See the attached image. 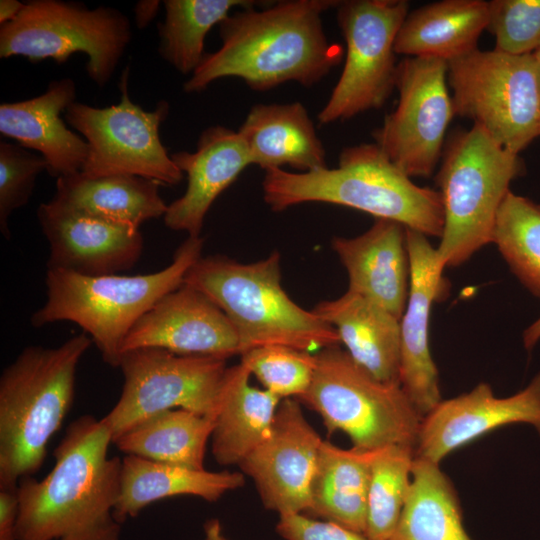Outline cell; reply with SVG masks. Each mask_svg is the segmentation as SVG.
<instances>
[{
  "instance_id": "cell-18",
  "label": "cell",
  "mask_w": 540,
  "mask_h": 540,
  "mask_svg": "<svg viewBox=\"0 0 540 540\" xmlns=\"http://www.w3.org/2000/svg\"><path fill=\"white\" fill-rule=\"evenodd\" d=\"M410 263L409 294L400 320V384L424 417L441 400L439 372L429 347L431 307L446 293V284L436 248L428 237L406 228Z\"/></svg>"
},
{
  "instance_id": "cell-29",
  "label": "cell",
  "mask_w": 540,
  "mask_h": 540,
  "mask_svg": "<svg viewBox=\"0 0 540 540\" xmlns=\"http://www.w3.org/2000/svg\"><path fill=\"white\" fill-rule=\"evenodd\" d=\"M157 181L132 175L90 178L81 172L57 178L52 200L91 216L136 227L164 216L168 205L159 193Z\"/></svg>"
},
{
  "instance_id": "cell-36",
  "label": "cell",
  "mask_w": 540,
  "mask_h": 540,
  "mask_svg": "<svg viewBox=\"0 0 540 540\" xmlns=\"http://www.w3.org/2000/svg\"><path fill=\"white\" fill-rule=\"evenodd\" d=\"M487 29L495 50L515 56L532 54L540 47V0L489 1Z\"/></svg>"
},
{
  "instance_id": "cell-40",
  "label": "cell",
  "mask_w": 540,
  "mask_h": 540,
  "mask_svg": "<svg viewBox=\"0 0 540 540\" xmlns=\"http://www.w3.org/2000/svg\"><path fill=\"white\" fill-rule=\"evenodd\" d=\"M160 1H139L135 6V22L139 29L145 28L156 16Z\"/></svg>"
},
{
  "instance_id": "cell-15",
  "label": "cell",
  "mask_w": 540,
  "mask_h": 540,
  "mask_svg": "<svg viewBox=\"0 0 540 540\" xmlns=\"http://www.w3.org/2000/svg\"><path fill=\"white\" fill-rule=\"evenodd\" d=\"M322 438L296 398L282 399L267 437L239 464L256 485L265 508L305 513Z\"/></svg>"
},
{
  "instance_id": "cell-30",
  "label": "cell",
  "mask_w": 540,
  "mask_h": 540,
  "mask_svg": "<svg viewBox=\"0 0 540 540\" xmlns=\"http://www.w3.org/2000/svg\"><path fill=\"white\" fill-rule=\"evenodd\" d=\"M410 489L389 540H473L456 489L439 463L415 457Z\"/></svg>"
},
{
  "instance_id": "cell-24",
  "label": "cell",
  "mask_w": 540,
  "mask_h": 540,
  "mask_svg": "<svg viewBox=\"0 0 540 540\" xmlns=\"http://www.w3.org/2000/svg\"><path fill=\"white\" fill-rule=\"evenodd\" d=\"M238 132L251 161L264 171L290 166L301 172L326 168V151L300 102L257 104Z\"/></svg>"
},
{
  "instance_id": "cell-37",
  "label": "cell",
  "mask_w": 540,
  "mask_h": 540,
  "mask_svg": "<svg viewBox=\"0 0 540 540\" xmlns=\"http://www.w3.org/2000/svg\"><path fill=\"white\" fill-rule=\"evenodd\" d=\"M47 171V163L40 154H34L20 145L0 141V231L10 239V215L30 200L36 179Z\"/></svg>"
},
{
  "instance_id": "cell-14",
  "label": "cell",
  "mask_w": 540,
  "mask_h": 540,
  "mask_svg": "<svg viewBox=\"0 0 540 540\" xmlns=\"http://www.w3.org/2000/svg\"><path fill=\"white\" fill-rule=\"evenodd\" d=\"M447 72V62L438 58L407 57L400 61L398 104L372 133L375 144L410 178L431 176L442 156L454 116Z\"/></svg>"
},
{
  "instance_id": "cell-3",
  "label": "cell",
  "mask_w": 540,
  "mask_h": 540,
  "mask_svg": "<svg viewBox=\"0 0 540 540\" xmlns=\"http://www.w3.org/2000/svg\"><path fill=\"white\" fill-rule=\"evenodd\" d=\"M262 191L265 203L274 212L322 202L392 220L427 237L440 238L443 232L440 192L416 185L375 143L343 148L333 169L267 170Z\"/></svg>"
},
{
  "instance_id": "cell-39",
  "label": "cell",
  "mask_w": 540,
  "mask_h": 540,
  "mask_svg": "<svg viewBox=\"0 0 540 540\" xmlns=\"http://www.w3.org/2000/svg\"><path fill=\"white\" fill-rule=\"evenodd\" d=\"M18 513L17 487L0 488V540H16Z\"/></svg>"
},
{
  "instance_id": "cell-19",
  "label": "cell",
  "mask_w": 540,
  "mask_h": 540,
  "mask_svg": "<svg viewBox=\"0 0 540 540\" xmlns=\"http://www.w3.org/2000/svg\"><path fill=\"white\" fill-rule=\"evenodd\" d=\"M143 347L224 359L240 354L237 333L224 312L184 283L137 321L124 341L122 354Z\"/></svg>"
},
{
  "instance_id": "cell-43",
  "label": "cell",
  "mask_w": 540,
  "mask_h": 540,
  "mask_svg": "<svg viewBox=\"0 0 540 540\" xmlns=\"http://www.w3.org/2000/svg\"><path fill=\"white\" fill-rule=\"evenodd\" d=\"M539 340H540V317L524 331L523 343L527 350H531Z\"/></svg>"
},
{
  "instance_id": "cell-12",
  "label": "cell",
  "mask_w": 540,
  "mask_h": 540,
  "mask_svg": "<svg viewBox=\"0 0 540 540\" xmlns=\"http://www.w3.org/2000/svg\"><path fill=\"white\" fill-rule=\"evenodd\" d=\"M220 357L180 355L143 347L123 352L121 395L102 418L112 442L160 412L185 409L214 419L227 371Z\"/></svg>"
},
{
  "instance_id": "cell-26",
  "label": "cell",
  "mask_w": 540,
  "mask_h": 540,
  "mask_svg": "<svg viewBox=\"0 0 540 540\" xmlns=\"http://www.w3.org/2000/svg\"><path fill=\"white\" fill-rule=\"evenodd\" d=\"M242 363L227 368L211 435L219 465H238L269 434L281 398L250 385Z\"/></svg>"
},
{
  "instance_id": "cell-22",
  "label": "cell",
  "mask_w": 540,
  "mask_h": 540,
  "mask_svg": "<svg viewBox=\"0 0 540 540\" xmlns=\"http://www.w3.org/2000/svg\"><path fill=\"white\" fill-rule=\"evenodd\" d=\"M75 101L76 84L71 78L52 81L39 96L2 103L0 133L24 148L39 152L51 176L60 178L79 173L89 146L62 118V113Z\"/></svg>"
},
{
  "instance_id": "cell-23",
  "label": "cell",
  "mask_w": 540,
  "mask_h": 540,
  "mask_svg": "<svg viewBox=\"0 0 540 540\" xmlns=\"http://www.w3.org/2000/svg\"><path fill=\"white\" fill-rule=\"evenodd\" d=\"M333 326L352 359L382 382L400 384V320L371 300L346 291L312 310ZM401 385V384H400Z\"/></svg>"
},
{
  "instance_id": "cell-25",
  "label": "cell",
  "mask_w": 540,
  "mask_h": 540,
  "mask_svg": "<svg viewBox=\"0 0 540 540\" xmlns=\"http://www.w3.org/2000/svg\"><path fill=\"white\" fill-rule=\"evenodd\" d=\"M244 479L241 472L197 470L125 455L114 516L122 524L156 501L183 495L216 502L242 487Z\"/></svg>"
},
{
  "instance_id": "cell-16",
  "label": "cell",
  "mask_w": 540,
  "mask_h": 540,
  "mask_svg": "<svg viewBox=\"0 0 540 540\" xmlns=\"http://www.w3.org/2000/svg\"><path fill=\"white\" fill-rule=\"evenodd\" d=\"M524 423L540 435V372L522 390L496 397L482 382L469 392L441 400L421 423L415 457L435 463L502 426Z\"/></svg>"
},
{
  "instance_id": "cell-13",
  "label": "cell",
  "mask_w": 540,
  "mask_h": 540,
  "mask_svg": "<svg viewBox=\"0 0 540 540\" xmlns=\"http://www.w3.org/2000/svg\"><path fill=\"white\" fill-rule=\"evenodd\" d=\"M129 67L120 77L119 104L103 108L73 102L63 117L89 146L81 173L90 178L132 175L176 185L184 174L161 142L159 128L169 113L162 100L153 111L133 103L128 93Z\"/></svg>"
},
{
  "instance_id": "cell-8",
  "label": "cell",
  "mask_w": 540,
  "mask_h": 540,
  "mask_svg": "<svg viewBox=\"0 0 540 540\" xmlns=\"http://www.w3.org/2000/svg\"><path fill=\"white\" fill-rule=\"evenodd\" d=\"M308 390L297 400L317 412L328 434L345 433L352 447H416L423 416L398 383L382 382L339 345L320 350Z\"/></svg>"
},
{
  "instance_id": "cell-6",
  "label": "cell",
  "mask_w": 540,
  "mask_h": 540,
  "mask_svg": "<svg viewBox=\"0 0 540 540\" xmlns=\"http://www.w3.org/2000/svg\"><path fill=\"white\" fill-rule=\"evenodd\" d=\"M204 239L188 238L172 262L160 271L142 275L85 276L47 269L45 304L31 316L34 327L69 321L80 326L103 360L118 367L124 341L137 321L164 295L177 289L202 257Z\"/></svg>"
},
{
  "instance_id": "cell-41",
  "label": "cell",
  "mask_w": 540,
  "mask_h": 540,
  "mask_svg": "<svg viewBox=\"0 0 540 540\" xmlns=\"http://www.w3.org/2000/svg\"><path fill=\"white\" fill-rule=\"evenodd\" d=\"M24 7V3L17 0L0 1V23L1 25L14 20Z\"/></svg>"
},
{
  "instance_id": "cell-33",
  "label": "cell",
  "mask_w": 540,
  "mask_h": 540,
  "mask_svg": "<svg viewBox=\"0 0 540 540\" xmlns=\"http://www.w3.org/2000/svg\"><path fill=\"white\" fill-rule=\"evenodd\" d=\"M491 243L521 284L540 297V203L510 190L497 212Z\"/></svg>"
},
{
  "instance_id": "cell-44",
  "label": "cell",
  "mask_w": 540,
  "mask_h": 540,
  "mask_svg": "<svg viewBox=\"0 0 540 540\" xmlns=\"http://www.w3.org/2000/svg\"><path fill=\"white\" fill-rule=\"evenodd\" d=\"M532 54L534 58L536 80H537V86H538V92H539V98H540V47L537 50H535Z\"/></svg>"
},
{
  "instance_id": "cell-21",
  "label": "cell",
  "mask_w": 540,
  "mask_h": 540,
  "mask_svg": "<svg viewBox=\"0 0 540 540\" xmlns=\"http://www.w3.org/2000/svg\"><path fill=\"white\" fill-rule=\"evenodd\" d=\"M331 245L348 274L349 292L361 295L401 320L410 284L406 228L376 219L363 234L335 236Z\"/></svg>"
},
{
  "instance_id": "cell-20",
  "label": "cell",
  "mask_w": 540,
  "mask_h": 540,
  "mask_svg": "<svg viewBox=\"0 0 540 540\" xmlns=\"http://www.w3.org/2000/svg\"><path fill=\"white\" fill-rule=\"evenodd\" d=\"M171 158L186 173L187 187L168 205L164 224L173 231L200 236L216 198L251 165L246 144L238 131L214 125L201 133L195 152L179 151Z\"/></svg>"
},
{
  "instance_id": "cell-11",
  "label": "cell",
  "mask_w": 540,
  "mask_h": 540,
  "mask_svg": "<svg viewBox=\"0 0 540 540\" xmlns=\"http://www.w3.org/2000/svg\"><path fill=\"white\" fill-rule=\"evenodd\" d=\"M336 8L346 56L342 73L318 114L321 125L386 103L396 89L395 40L409 13L406 0H347Z\"/></svg>"
},
{
  "instance_id": "cell-5",
  "label": "cell",
  "mask_w": 540,
  "mask_h": 540,
  "mask_svg": "<svg viewBox=\"0 0 540 540\" xmlns=\"http://www.w3.org/2000/svg\"><path fill=\"white\" fill-rule=\"evenodd\" d=\"M280 254L241 263L222 255L201 257L184 284L213 301L235 329L240 354L260 346L283 345L319 351L339 345L336 329L297 305L281 286Z\"/></svg>"
},
{
  "instance_id": "cell-31",
  "label": "cell",
  "mask_w": 540,
  "mask_h": 540,
  "mask_svg": "<svg viewBox=\"0 0 540 540\" xmlns=\"http://www.w3.org/2000/svg\"><path fill=\"white\" fill-rule=\"evenodd\" d=\"M214 419L185 409L160 412L116 438L125 455L192 469H205L204 459Z\"/></svg>"
},
{
  "instance_id": "cell-4",
  "label": "cell",
  "mask_w": 540,
  "mask_h": 540,
  "mask_svg": "<svg viewBox=\"0 0 540 540\" xmlns=\"http://www.w3.org/2000/svg\"><path fill=\"white\" fill-rule=\"evenodd\" d=\"M92 343L80 333L57 347L29 346L0 377V488L37 473L69 412L78 364Z\"/></svg>"
},
{
  "instance_id": "cell-28",
  "label": "cell",
  "mask_w": 540,
  "mask_h": 540,
  "mask_svg": "<svg viewBox=\"0 0 540 540\" xmlns=\"http://www.w3.org/2000/svg\"><path fill=\"white\" fill-rule=\"evenodd\" d=\"M375 453L376 450L355 447L343 449L323 440L305 513L365 534L367 493Z\"/></svg>"
},
{
  "instance_id": "cell-1",
  "label": "cell",
  "mask_w": 540,
  "mask_h": 540,
  "mask_svg": "<svg viewBox=\"0 0 540 540\" xmlns=\"http://www.w3.org/2000/svg\"><path fill=\"white\" fill-rule=\"evenodd\" d=\"M339 2L278 1L262 10L230 13L218 24L220 48L204 55L184 82V91L199 93L225 77L240 78L261 92L291 81L305 87L317 84L342 58L321 21L322 13Z\"/></svg>"
},
{
  "instance_id": "cell-17",
  "label": "cell",
  "mask_w": 540,
  "mask_h": 540,
  "mask_svg": "<svg viewBox=\"0 0 540 540\" xmlns=\"http://www.w3.org/2000/svg\"><path fill=\"white\" fill-rule=\"evenodd\" d=\"M37 218L49 243L47 269L113 275L141 257L143 237L134 225L74 211L52 199L40 204Z\"/></svg>"
},
{
  "instance_id": "cell-7",
  "label": "cell",
  "mask_w": 540,
  "mask_h": 540,
  "mask_svg": "<svg viewBox=\"0 0 540 540\" xmlns=\"http://www.w3.org/2000/svg\"><path fill=\"white\" fill-rule=\"evenodd\" d=\"M442 156L436 184L444 227L436 252L446 268L465 263L491 243L497 212L524 163L474 124L454 133Z\"/></svg>"
},
{
  "instance_id": "cell-32",
  "label": "cell",
  "mask_w": 540,
  "mask_h": 540,
  "mask_svg": "<svg viewBox=\"0 0 540 540\" xmlns=\"http://www.w3.org/2000/svg\"><path fill=\"white\" fill-rule=\"evenodd\" d=\"M159 24V53L178 72L192 74L202 62L205 38L214 25L237 7H253L250 0H165Z\"/></svg>"
},
{
  "instance_id": "cell-2",
  "label": "cell",
  "mask_w": 540,
  "mask_h": 540,
  "mask_svg": "<svg viewBox=\"0 0 540 540\" xmlns=\"http://www.w3.org/2000/svg\"><path fill=\"white\" fill-rule=\"evenodd\" d=\"M112 434L102 419L72 421L41 480L18 482L16 540H120L114 509L122 459L109 457Z\"/></svg>"
},
{
  "instance_id": "cell-10",
  "label": "cell",
  "mask_w": 540,
  "mask_h": 540,
  "mask_svg": "<svg viewBox=\"0 0 540 540\" xmlns=\"http://www.w3.org/2000/svg\"><path fill=\"white\" fill-rule=\"evenodd\" d=\"M454 116L482 127L519 154L540 136V98L533 54L478 48L447 62Z\"/></svg>"
},
{
  "instance_id": "cell-35",
  "label": "cell",
  "mask_w": 540,
  "mask_h": 540,
  "mask_svg": "<svg viewBox=\"0 0 540 540\" xmlns=\"http://www.w3.org/2000/svg\"><path fill=\"white\" fill-rule=\"evenodd\" d=\"M241 361L264 389L281 399L299 398L311 385L316 369V354L283 345L250 349Z\"/></svg>"
},
{
  "instance_id": "cell-9",
  "label": "cell",
  "mask_w": 540,
  "mask_h": 540,
  "mask_svg": "<svg viewBox=\"0 0 540 540\" xmlns=\"http://www.w3.org/2000/svg\"><path fill=\"white\" fill-rule=\"evenodd\" d=\"M128 17L107 6L88 9L62 0H32L0 27V57L23 56L32 62H66L75 53L88 56L86 70L99 87L112 77L131 40Z\"/></svg>"
},
{
  "instance_id": "cell-42",
  "label": "cell",
  "mask_w": 540,
  "mask_h": 540,
  "mask_svg": "<svg viewBox=\"0 0 540 540\" xmlns=\"http://www.w3.org/2000/svg\"><path fill=\"white\" fill-rule=\"evenodd\" d=\"M203 540H228L218 519L212 518L206 521Z\"/></svg>"
},
{
  "instance_id": "cell-34",
  "label": "cell",
  "mask_w": 540,
  "mask_h": 540,
  "mask_svg": "<svg viewBox=\"0 0 540 540\" xmlns=\"http://www.w3.org/2000/svg\"><path fill=\"white\" fill-rule=\"evenodd\" d=\"M415 449L392 445L376 450L367 493L365 536L389 540L402 513L412 480Z\"/></svg>"
},
{
  "instance_id": "cell-38",
  "label": "cell",
  "mask_w": 540,
  "mask_h": 540,
  "mask_svg": "<svg viewBox=\"0 0 540 540\" xmlns=\"http://www.w3.org/2000/svg\"><path fill=\"white\" fill-rule=\"evenodd\" d=\"M276 531L285 540H369L363 533L304 513L279 515Z\"/></svg>"
},
{
  "instance_id": "cell-27",
  "label": "cell",
  "mask_w": 540,
  "mask_h": 540,
  "mask_svg": "<svg viewBox=\"0 0 540 540\" xmlns=\"http://www.w3.org/2000/svg\"><path fill=\"white\" fill-rule=\"evenodd\" d=\"M489 22L484 0H443L408 13L395 40L396 54L449 62L477 49Z\"/></svg>"
}]
</instances>
